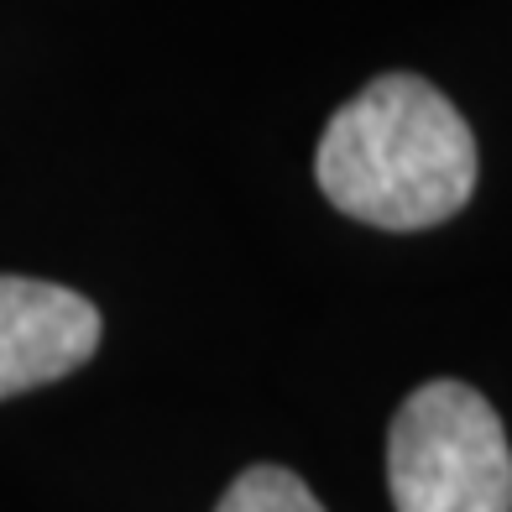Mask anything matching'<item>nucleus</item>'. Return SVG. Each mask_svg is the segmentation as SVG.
<instances>
[{
	"instance_id": "1",
	"label": "nucleus",
	"mask_w": 512,
	"mask_h": 512,
	"mask_svg": "<svg viewBox=\"0 0 512 512\" xmlns=\"http://www.w3.org/2000/svg\"><path fill=\"white\" fill-rule=\"evenodd\" d=\"M340 215L377 230H429L476 194V136L418 74H382L335 110L314 157Z\"/></svg>"
},
{
	"instance_id": "2",
	"label": "nucleus",
	"mask_w": 512,
	"mask_h": 512,
	"mask_svg": "<svg viewBox=\"0 0 512 512\" xmlns=\"http://www.w3.org/2000/svg\"><path fill=\"white\" fill-rule=\"evenodd\" d=\"M387 492L398 512H512V445L465 382H424L392 418Z\"/></svg>"
},
{
	"instance_id": "3",
	"label": "nucleus",
	"mask_w": 512,
	"mask_h": 512,
	"mask_svg": "<svg viewBox=\"0 0 512 512\" xmlns=\"http://www.w3.org/2000/svg\"><path fill=\"white\" fill-rule=\"evenodd\" d=\"M100 345V309L42 277H0V398L79 371Z\"/></svg>"
},
{
	"instance_id": "4",
	"label": "nucleus",
	"mask_w": 512,
	"mask_h": 512,
	"mask_svg": "<svg viewBox=\"0 0 512 512\" xmlns=\"http://www.w3.org/2000/svg\"><path fill=\"white\" fill-rule=\"evenodd\" d=\"M215 512H324V502L309 492L304 476L283 471V465H251L230 481Z\"/></svg>"
}]
</instances>
